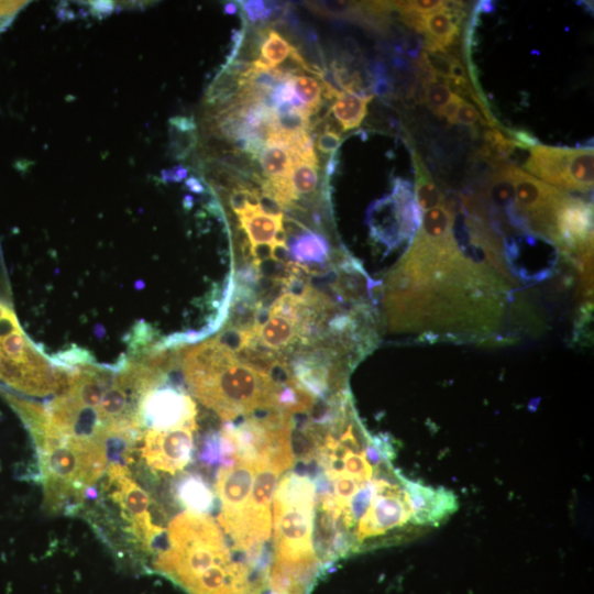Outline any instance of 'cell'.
Listing matches in <instances>:
<instances>
[{
    "mask_svg": "<svg viewBox=\"0 0 594 594\" xmlns=\"http://www.w3.org/2000/svg\"><path fill=\"white\" fill-rule=\"evenodd\" d=\"M444 199L425 211L411 244L385 284L387 326L424 340L493 337L516 282L483 245L452 232Z\"/></svg>",
    "mask_w": 594,
    "mask_h": 594,
    "instance_id": "6da1fadb",
    "label": "cell"
},
{
    "mask_svg": "<svg viewBox=\"0 0 594 594\" xmlns=\"http://www.w3.org/2000/svg\"><path fill=\"white\" fill-rule=\"evenodd\" d=\"M152 568L188 594H257L249 570L207 514L187 510L176 516Z\"/></svg>",
    "mask_w": 594,
    "mask_h": 594,
    "instance_id": "7a4b0ae2",
    "label": "cell"
},
{
    "mask_svg": "<svg viewBox=\"0 0 594 594\" xmlns=\"http://www.w3.org/2000/svg\"><path fill=\"white\" fill-rule=\"evenodd\" d=\"M177 359L190 392L224 421L280 409L277 397L284 386L241 362L217 338L180 350Z\"/></svg>",
    "mask_w": 594,
    "mask_h": 594,
    "instance_id": "3957f363",
    "label": "cell"
},
{
    "mask_svg": "<svg viewBox=\"0 0 594 594\" xmlns=\"http://www.w3.org/2000/svg\"><path fill=\"white\" fill-rule=\"evenodd\" d=\"M315 483L289 473L274 493V554L272 594H309L321 561L312 541Z\"/></svg>",
    "mask_w": 594,
    "mask_h": 594,
    "instance_id": "277c9868",
    "label": "cell"
},
{
    "mask_svg": "<svg viewBox=\"0 0 594 594\" xmlns=\"http://www.w3.org/2000/svg\"><path fill=\"white\" fill-rule=\"evenodd\" d=\"M34 443L44 507L53 514H74L87 498L111 462L106 444L61 435L40 419L26 428Z\"/></svg>",
    "mask_w": 594,
    "mask_h": 594,
    "instance_id": "5b68a950",
    "label": "cell"
},
{
    "mask_svg": "<svg viewBox=\"0 0 594 594\" xmlns=\"http://www.w3.org/2000/svg\"><path fill=\"white\" fill-rule=\"evenodd\" d=\"M61 367L23 331L8 301L0 297V384L26 396L55 394Z\"/></svg>",
    "mask_w": 594,
    "mask_h": 594,
    "instance_id": "8992f818",
    "label": "cell"
},
{
    "mask_svg": "<svg viewBox=\"0 0 594 594\" xmlns=\"http://www.w3.org/2000/svg\"><path fill=\"white\" fill-rule=\"evenodd\" d=\"M524 165L530 175L563 191L590 193L594 183L593 146H550L537 144L529 148Z\"/></svg>",
    "mask_w": 594,
    "mask_h": 594,
    "instance_id": "52a82bcc",
    "label": "cell"
},
{
    "mask_svg": "<svg viewBox=\"0 0 594 594\" xmlns=\"http://www.w3.org/2000/svg\"><path fill=\"white\" fill-rule=\"evenodd\" d=\"M421 216L413 185L397 177L393 180L392 194L373 202L367 210L371 235L391 251L414 239Z\"/></svg>",
    "mask_w": 594,
    "mask_h": 594,
    "instance_id": "ba28073f",
    "label": "cell"
},
{
    "mask_svg": "<svg viewBox=\"0 0 594 594\" xmlns=\"http://www.w3.org/2000/svg\"><path fill=\"white\" fill-rule=\"evenodd\" d=\"M102 490L118 506L120 517L128 522V532L136 541L138 549L152 552L162 529L153 524L148 496L131 477L127 466L111 462L106 471Z\"/></svg>",
    "mask_w": 594,
    "mask_h": 594,
    "instance_id": "9c48e42d",
    "label": "cell"
},
{
    "mask_svg": "<svg viewBox=\"0 0 594 594\" xmlns=\"http://www.w3.org/2000/svg\"><path fill=\"white\" fill-rule=\"evenodd\" d=\"M258 462L237 458L233 463L221 465L218 472L216 490L221 501L219 522L233 541L242 528Z\"/></svg>",
    "mask_w": 594,
    "mask_h": 594,
    "instance_id": "30bf717a",
    "label": "cell"
},
{
    "mask_svg": "<svg viewBox=\"0 0 594 594\" xmlns=\"http://www.w3.org/2000/svg\"><path fill=\"white\" fill-rule=\"evenodd\" d=\"M165 381L147 392L142 400L140 408L142 430H167L196 425L197 409L191 397L183 387L165 384Z\"/></svg>",
    "mask_w": 594,
    "mask_h": 594,
    "instance_id": "8fae6325",
    "label": "cell"
},
{
    "mask_svg": "<svg viewBox=\"0 0 594 594\" xmlns=\"http://www.w3.org/2000/svg\"><path fill=\"white\" fill-rule=\"evenodd\" d=\"M197 425H186L167 430L144 429L141 454L150 468L175 474L190 460L194 430Z\"/></svg>",
    "mask_w": 594,
    "mask_h": 594,
    "instance_id": "7c38bea8",
    "label": "cell"
},
{
    "mask_svg": "<svg viewBox=\"0 0 594 594\" xmlns=\"http://www.w3.org/2000/svg\"><path fill=\"white\" fill-rule=\"evenodd\" d=\"M463 2L450 1L449 6L422 16L402 18L403 22L424 38L427 52H449L460 33V23L465 13Z\"/></svg>",
    "mask_w": 594,
    "mask_h": 594,
    "instance_id": "4fadbf2b",
    "label": "cell"
},
{
    "mask_svg": "<svg viewBox=\"0 0 594 594\" xmlns=\"http://www.w3.org/2000/svg\"><path fill=\"white\" fill-rule=\"evenodd\" d=\"M257 342L264 348L280 353L300 343V327L297 322L279 315L270 314L260 323L254 324Z\"/></svg>",
    "mask_w": 594,
    "mask_h": 594,
    "instance_id": "5bb4252c",
    "label": "cell"
},
{
    "mask_svg": "<svg viewBox=\"0 0 594 594\" xmlns=\"http://www.w3.org/2000/svg\"><path fill=\"white\" fill-rule=\"evenodd\" d=\"M287 246L290 256L302 265H324L330 256L327 239L309 229L296 234Z\"/></svg>",
    "mask_w": 594,
    "mask_h": 594,
    "instance_id": "9a60e30c",
    "label": "cell"
},
{
    "mask_svg": "<svg viewBox=\"0 0 594 594\" xmlns=\"http://www.w3.org/2000/svg\"><path fill=\"white\" fill-rule=\"evenodd\" d=\"M251 245L272 244L276 231L283 227V218L264 213L260 206L246 205L245 210L238 216Z\"/></svg>",
    "mask_w": 594,
    "mask_h": 594,
    "instance_id": "2e32d148",
    "label": "cell"
},
{
    "mask_svg": "<svg viewBox=\"0 0 594 594\" xmlns=\"http://www.w3.org/2000/svg\"><path fill=\"white\" fill-rule=\"evenodd\" d=\"M373 97L340 91L331 106L330 112L342 128V131L356 129L361 125L367 112V103Z\"/></svg>",
    "mask_w": 594,
    "mask_h": 594,
    "instance_id": "e0dca14e",
    "label": "cell"
},
{
    "mask_svg": "<svg viewBox=\"0 0 594 594\" xmlns=\"http://www.w3.org/2000/svg\"><path fill=\"white\" fill-rule=\"evenodd\" d=\"M289 178L293 189L298 197V202L300 200L302 201L301 209L307 211L306 206L314 201L315 193L318 190L319 163L293 157Z\"/></svg>",
    "mask_w": 594,
    "mask_h": 594,
    "instance_id": "ac0fdd59",
    "label": "cell"
},
{
    "mask_svg": "<svg viewBox=\"0 0 594 594\" xmlns=\"http://www.w3.org/2000/svg\"><path fill=\"white\" fill-rule=\"evenodd\" d=\"M410 153L415 173V198L420 210L427 211L438 206L443 196L418 152L410 148Z\"/></svg>",
    "mask_w": 594,
    "mask_h": 594,
    "instance_id": "d6986e66",
    "label": "cell"
},
{
    "mask_svg": "<svg viewBox=\"0 0 594 594\" xmlns=\"http://www.w3.org/2000/svg\"><path fill=\"white\" fill-rule=\"evenodd\" d=\"M257 158L264 178L276 180L290 175L293 157L286 145L266 142Z\"/></svg>",
    "mask_w": 594,
    "mask_h": 594,
    "instance_id": "ffe728a7",
    "label": "cell"
},
{
    "mask_svg": "<svg viewBox=\"0 0 594 594\" xmlns=\"http://www.w3.org/2000/svg\"><path fill=\"white\" fill-rule=\"evenodd\" d=\"M179 501L189 512L206 514L213 504V495L208 485L197 475H188L177 486Z\"/></svg>",
    "mask_w": 594,
    "mask_h": 594,
    "instance_id": "44dd1931",
    "label": "cell"
},
{
    "mask_svg": "<svg viewBox=\"0 0 594 594\" xmlns=\"http://www.w3.org/2000/svg\"><path fill=\"white\" fill-rule=\"evenodd\" d=\"M292 84L295 96L310 116L318 112L322 106L320 82L311 76L296 75L292 77Z\"/></svg>",
    "mask_w": 594,
    "mask_h": 594,
    "instance_id": "7402d4cb",
    "label": "cell"
},
{
    "mask_svg": "<svg viewBox=\"0 0 594 594\" xmlns=\"http://www.w3.org/2000/svg\"><path fill=\"white\" fill-rule=\"evenodd\" d=\"M292 44L277 31L268 29L265 40L260 50V57L266 62L271 68H276L288 56Z\"/></svg>",
    "mask_w": 594,
    "mask_h": 594,
    "instance_id": "603a6c76",
    "label": "cell"
},
{
    "mask_svg": "<svg viewBox=\"0 0 594 594\" xmlns=\"http://www.w3.org/2000/svg\"><path fill=\"white\" fill-rule=\"evenodd\" d=\"M310 113L306 108H293L283 113H276L273 120V132L295 134L309 131Z\"/></svg>",
    "mask_w": 594,
    "mask_h": 594,
    "instance_id": "cb8c5ba5",
    "label": "cell"
},
{
    "mask_svg": "<svg viewBox=\"0 0 594 594\" xmlns=\"http://www.w3.org/2000/svg\"><path fill=\"white\" fill-rule=\"evenodd\" d=\"M452 96L453 91L447 84L435 81L425 86L422 100L433 113L441 117Z\"/></svg>",
    "mask_w": 594,
    "mask_h": 594,
    "instance_id": "d4e9b609",
    "label": "cell"
},
{
    "mask_svg": "<svg viewBox=\"0 0 594 594\" xmlns=\"http://www.w3.org/2000/svg\"><path fill=\"white\" fill-rule=\"evenodd\" d=\"M242 14L245 15V21L252 24L267 22L276 6L275 2H266L261 0L240 1Z\"/></svg>",
    "mask_w": 594,
    "mask_h": 594,
    "instance_id": "484cf974",
    "label": "cell"
},
{
    "mask_svg": "<svg viewBox=\"0 0 594 594\" xmlns=\"http://www.w3.org/2000/svg\"><path fill=\"white\" fill-rule=\"evenodd\" d=\"M479 121L485 124L479 110L471 102L465 101L462 98L457 110L455 122L462 125L472 127Z\"/></svg>",
    "mask_w": 594,
    "mask_h": 594,
    "instance_id": "4316f807",
    "label": "cell"
},
{
    "mask_svg": "<svg viewBox=\"0 0 594 594\" xmlns=\"http://www.w3.org/2000/svg\"><path fill=\"white\" fill-rule=\"evenodd\" d=\"M341 142L342 139L340 134L323 131L317 139L316 147L322 154L332 155L338 152Z\"/></svg>",
    "mask_w": 594,
    "mask_h": 594,
    "instance_id": "83f0119b",
    "label": "cell"
},
{
    "mask_svg": "<svg viewBox=\"0 0 594 594\" xmlns=\"http://www.w3.org/2000/svg\"><path fill=\"white\" fill-rule=\"evenodd\" d=\"M169 122L172 124V128L183 132H190L195 131L196 129L195 121L186 117L172 118Z\"/></svg>",
    "mask_w": 594,
    "mask_h": 594,
    "instance_id": "f1b7e54d",
    "label": "cell"
},
{
    "mask_svg": "<svg viewBox=\"0 0 594 594\" xmlns=\"http://www.w3.org/2000/svg\"><path fill=\"white\" fill-rule=\"evenodd\" d=\"M187 174H188V169L182 165L176 166L170 170L163 172V176L165 180H174V182L183 180L184 178H186Z\"/></svg>",
    "mask_w": 594,
    "mask_h": 594,
    "instance_id": "f546056e",
    "label": "cell"
},
{
    "mask_svg": "<svg viewBox=\"0 0 594 594\" xmlns=\"http://www.w3.org/2000/svg\"><path fill=\"white\" fill-rule=\"evenodd\" d=\"M8 296H9V289L7 285L4 271H3L2 257L0 254V297L8 299Z\"/></svg>",
    "mask_w": 594,
    "mask_h": 594,
    "instance_id": "4dcf8cb0",
    "label": "cell"
},
{
    "mask_svg": "<svg viewBox=\"0 0 594 594\" xmlns=\"http://www.w3.org/2000/svg\"><path fill=\"white\" fill-rule=\"evenodd\" d=\"M338 165H339V157H338V152H337L330 155L326 164V177L332 176L334 172L337 170Z\"/></svg>",
    "mask_w": 594,
    "mask_h": 594,
    "instance_id": "1f68e13d",
    "label": "cell"
},
{
    "mask_svg": "<svg viewBox=\"0 0 594 594\" xmlns=\"http://www.w3.org/2000/svg\"><path fill=\"white\" fill-rule=\"evenodd\" d=\"M92 7L97 11V13H109L112 9V2L109 1H95L92 2Z\"/></svg>",
    "mask_w": 594,
    "mask_h": 594,
    "instance_id": "d6a6232c",
    "label": "cell"
},
{
    "mask_svg": "<svg viewBox=\"0 0 594 594\" xmlns=\"http://www.w3.org/2000/svg\"><path fill=\"white\" fill-rule=\"evenodd\" d=\"M186 186L189 187V189L196 194H200L204 191V186L196 177H190L186 180Z\"/></svg>",
    "mask_w": 594,
    "mask_h": 594,
    "instance_id": "836d02e7",
    "label": "cell"
},
{
    "mask_svg": "<svg viewBox=\"0 0 594 594\" xmlns=\"http://www.w3.org/2000/svg\"><path fill=\"white\" fill-rule=\"evenodd\" d=\"M238 11V4L234 2H229L224 6V12L228 14H235Z\"/></svg>",
    "mask_w": 594,
    "mask_h": 594,
    "instance_id": "e575fe53",
    "label": "cell"
},
{
    "mask_svg": "<svg viewBox=\"0 0 594 594\" xmlns=\"http://www.w3.org/2000/svg\"><path fill=\"white\" fill-rule=\"evenodd\" d=\"M1 29H3V25H2V23L0 22V30H1Z\"/></svg>",
    "mask_w": 594,
    "mask_h": 594,
    "instance_id": "d590c367",
    "label": "cell"
}]
</instances>
